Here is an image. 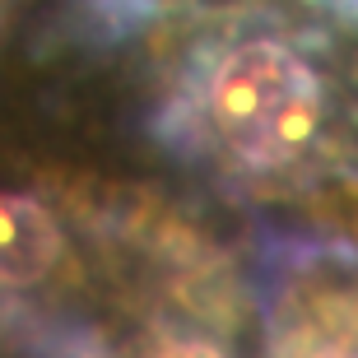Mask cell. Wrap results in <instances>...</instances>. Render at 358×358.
Returning a JSON list of instances; mask_svg holds the SVG:
<instances>
[{
    "label": "cell",
    "mask_w": 358,
    "mask_h": 358,
    "mask_svg": "<svg viewBox=\"0 0 358 358\" xmlns=\"http://www.w3.org/2000/svg\"><path fill=\"white\" fill-rule=\"evenodd\" d=\"M61 228L52 210L28 196L0 191V284H33L56 266Z\"/></svg>",
    "instance_id": "7a4b0ae2"
},
{
    "label": "cell",
    "mask_w": 358,
    "mask_h": 358,
    "mask_svg": "<svg viewBox=\"0 0 358 358\" xmlns=\"http://www.w3.org/2000/svg\"><path fill=\"white\" fill-rule=\"evenodd\" d=\"M214 135L252 168H293L326 126V84L289 42H242L214 66L205 89Z\"/></svg>",
    "instance_id": "6da1fadb"
},
{
    "label": "cell",
    "mask_w": 358,
    "mask_h": 358,
    "mask_svg": "<svg viewBox=\"0 0 358 358\" xmlns=\"http://www.w3.org/2000/svg\"><path fill=\"white\" fill-rule=\"evenodd\" d=\"M154 358H228V354H219L214 345H200V340H182V345H168V349H159Z\"/></svg>",
    "instance_id": "3957f363"
}]
</instances>
